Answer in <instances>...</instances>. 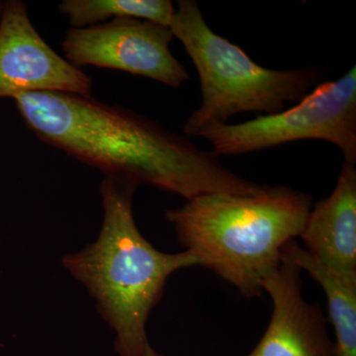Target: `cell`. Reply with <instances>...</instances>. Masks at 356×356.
<instances>
[{
	"mask_svg": "<svg viewBox=\"0 0 356 356\" xmlns=\"http://www.w3.org/2000/svg\"><path fill=\"white\" fill-rule=\"evenodd\" d=\"M13 100L40 140L105 177L149 185L186 201L207 194L250 195L261 189L184 136L91 95L26 93Z\"/></svg>",
	"mask_w": 356,
	"mask_h": 356,
	"instance_id": "cell-1",
	"label": "cell"
},
{
	"mask_svg": "<svg viewBox=\"0 0 356 356\" xmlns=\"http://www.w3.org/2000/svg\"><path fill=\"white\" fill-rule=\"evenodd\" d=\"M137 185L104 177L100 184L102 229L95 242L63 257L62 264L95 301L115 332L119 356H147V324L166 281L180 269L199 266L191 252H161L140 233L133 213Z\"/></svg>",
	"mask_w": 356,
	"mask_h": 356,
	"instance_id": "cell-2",
	"label": "cell"
},
{
	"mask_svg": "<svg viewBox=\"0 0 356 356\" xmlns=\"http://www.w3.org/2000/svg\"><path fill=\"white\" fill-rule=\"evenodd\" d=\"M313 207L311 195L277 185H262L250 195L198 196L165 212L180 245L205 267L255 298L281 266L282 248L299 238Z\"/></svg>",
	"mask_w": 356,
	"mask_h": 356,
	"instance_id": "cell-3",
	"label": "cell"
},
{
	"mask_svg": "<svg viewBox=\"0 0 356 356\" xmlns=\"http://www.w3.org/2000/svg\"><path fill=\"white\" fill-rule=\"evenodd\" d=\"M198 72L201 104L184 125L185 135L200 137L245 112L280 113L321 83L318 67L273 70L254 62L243 49L220 36L204 19L195 0H179L170 25Z\"/></svg>",
	"mask_w": 356,
	"mask_h": 356,
	"instance_id": "cell-4",
	"label": "cell"
},
{
	"mask_svg": "<svg viewBox=\"0 0 356 356\" xmlns=\"http://www.w3.org/2000/svg\"><path fill=\"white\" fill-rule=\"evenodd\" d=\"M200 137L218 156L254 153L296 140H325L341 149L344 161L356 165L355 65L336 81L318 83L295 106L216 126Z\"/></svg>",
	"mask_w": 356,
	"mask_h": 356,
	"instance_id": "cell-5",
	"label": "cell"
},
{
	"mask_svg": "<svg viewBox=\"0 0 356 356\" xmlns=\"http://www.w3.org/2000/svg\"><path fill=\"white\" fill-rule=\"evenodd\" d=\"M172 30L151 21L120 18L84 28H70L62 46L65 58L86 65L121 70L170 88L189 81V72L173 56Z\"/></svg>",
	"mask_w": 356,
	"mask_h": 356,
	"instance_id": "cell-6",
	"label": "cell"
},
{
	"mask_svg": "<svg viewBox=\"0 0 356 356\" xmlns=\"http://www.w3.org/2000/svg\"><path fill=\"white\" fill-rule=\"evenodd\" d=\"M93 81L51 48L25 2H3L0 17V99L37 92L90 95Z\"/></svg>",
	"mask_w": 356,
	"mask_h": 356,
	"instance_id": "cell-7",
	"label": "cell"
},
{
	"mask_svg": "<svg viewBox=\"0 0 356 356\" xmlns=\"http://www.w3.org/2000/svg\"><path fill=\"white\" fill-rule=\"evenodd\" d=\"M303 271L282 261L262 289L273 302L268 327L259 343L245 356H339L318 304L302 293Z\"/></svg>",
	"mask_w": 356,
	"mask_h": 356,
	"instance_id": "cell-8",
	"label": "cell"
},
{
	"mask_svg": "<svg viewBox=\"0 0 356 356\" xmlns=\"http://www.w3.org/2000/svg\"><path fill=\"white\" fill-rule=\"evenodd\" d=\"M299 238L318 261L341 273H356L355 165L343 161L331 195L313 204Z\"/></svg>",
	"mask_w": 356,
	"mask_h": 356,
	"instance_id": "cell-9",
	"label": "cell"
},
{
	"mask_svg": "<svg viewBox=\"0 0 356 356\" xmlns=\"http://www.w3.org/2000/svg\"><path fill=\"white\" fill-rule=\"evenodd\" d=\"M281 261L306 271L322 286L336 334L339 356H356V273H341L314 259L296 241L282 248Z\"/></svg>",
	"mask_w": 356,
	"mask_h": 356,
	"instance_id": "cell-10",
	"label": "cell"
},
{
	"mask_svg": "<svg viewBox=\"0 0 356 356\" xmlns=\"http://www.w3.org/2000/svg\"><path fill=\"white\" fill-rule=\"evenodd\" d=\"M58 11L70 28L102 24L120 18L151 21L170 28L175 7L170 0H63Z\"/></svg>",
	"mask_w": 356,
	"mask_h": 356,
	"instance_id": "cell-11",
	"label": "cell"
},
{
	"mask_svg": "<svg viewBox=\"0 0 356 356\" xmlns=\"http://www.w3.org/2000/svg\"><path fill=\"white\" fill-rule=\"evenodd\" d=\"M147 356H165V355H161V353H159V351H156V350H154L153 346H149V348H147Z\"/></svg>",
	"mask_w": 356,
	"mask_h": 356,
	"instance_id": "cell-12",
	"label": "cell"
},
{
	"mask_svg": "<svg viewBox=\"0 0 356 356\" xmlns=\"http://www.w3.org/2000/svg\"><path fill=\"white\" fill-rule=\"evenodd\" d=\"M2 9H3V2L0 1V17H1Z\"/></svg>",
	"mask_w": 356,
	"mask_h": 356,
	"instance_id": "cell-13",
	"label": "cell"
}]
</instances>
